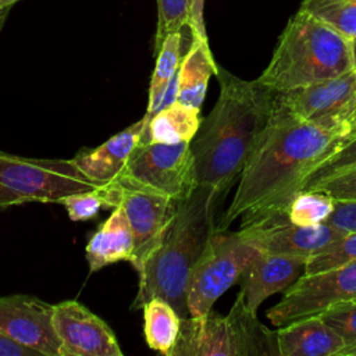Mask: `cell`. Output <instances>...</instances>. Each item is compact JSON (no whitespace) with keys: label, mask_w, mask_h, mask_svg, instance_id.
Listing matches in <instances>:
<instances>
[{"label":"cell","mask_w":356,"mask_h":356,"mask_svg":"<svg viewBox=\"0 0 356 356\" xmlns=\"http://www.w3.org/2000/svg\"><path fill=\"white\" fill-rule=\"evenodd\" d=\"M202 122L200 108L184 104L178 100L157 110L147 117V124L140 142L175 145L195 138Z\"/></svg>","instance_id":"20"},{"label":"cell","mask_w":356,"mask_h":356,"mask_svg":"<svg viewBox=\"0 0 356 356\" xmlns=\"http://www.w3.org/2000/svg\"><path fill=\"white\" fill-rule=\"evenodd\" d=\"M53 310L54 305L31 295L0 296V334L40 356H64Z\"/></svg>","instance_id":"12"},{"label":"cell","mask_w":356,"mask_h":356,"mask_svg":"<svg viewBox=\"0 0 356 356\" xmlns=\"http://www.w3.org/2000/svg\"><path fill=\"white\" fill-rule=\"evenodd\" d=\"M278 355L277 334L264 327L238 292L227 316L210 310L181 318L178 338L167 356ZM280 356V355H278Z\"/></svg>","instance_id":"5"},{"label":"cell","mask_w":356,"mask_h":356,"mask_svg":"<svg viewBox=\"0 0 356 356\" xmlns=\"http://www.w3.org/2000/svg\"><path fill=\"white\" fill-rule=\"evenodd\" d=\"M299 10L316 17L349 40L356 38V0H303Z\"/></svg>","instance_id":"23"},{"label":"cell","mask_w":356,"mask_h":356,"mask_svg":"<svg viewBox=\"0 0 356 356\" xmlns=\"http://www.w3.org/2000/svg\"><path fill=\"white\" fill-rule=\"evenodd\" d=\"M239 234L263 253L307 260L328 249L348 232L327 222L314 225L292 224L288 218V209H280L242 217Z\"/></svg>","instance_id":"9"},{"label":"cell","mask_w":356,"mask_h":356,"mask_svg":"<svg viewBox=\"0 0 356 356\" xmlns=\"http://www.w3.org/2000/svg\"><path fill=\"white\" fill-rule=\"evenodd\" d=\"M177 202L153 191L120 184L118 204L122 206L132 231L134 254L129 263L136 271L161 243Z\"/></svg>","instance_id":"13"},{"label":"cell","mask_w":356,"mask_h":356,"mask_svg":"<svg viewBox=\"0 0 356 356\" xmlns=\"http://www.w3.org/2000/svg\"><path fill=\"white\" fill-rule=\"evenodd\" d=\"M352 168H356V136L343 143L337 152H334L330 157L321 161L312 172H309L303 179L299 192L309 191L316 184Z\"/></svg>","instance_id":"27"},{"label":"cell","mask_w":356,"mask_h":356,"mask_svg":"<svg viewBox=\"0 0 356 356\" xmlns=\"http://www.w3.org/2000/svg\"><path fill=\"white\" fill-rule=\"evenodd\" d=\"M356 260V231L348 232L328 249L307 259L303 275L318 274Z\"/></svg>","instance_id":"28"},{"label":"cell","mask_w":356,"mask_h":356,"mask_svg":"<svg viewBox=\"0 0 356 356\" xmlns=\"http://www.w3.org/2000/svg\"><path fill=\"white\" fill-rule=\"evenodd\" d=\"M350 299H356V260L318 274L302 275L267 312V318L281 327L309 316H317L328 307Z\"/></svg>","instance_id":"10"},{"label":"cell","mask_w":356,"mask_h":356,"mask_svg":"<svg viewBox=\"0 0 356 356\" xmlns=\"http://www.w3.org/2000/svg\"><path fill=\"white\" fill-rule=\"evenodd\" d=\"M117 182L153 191L174 200L186 197L197 185L189 143L139 142Z\"/></svg>","instance_id":"8"},{"label":"cell","mask_w":356,"mask_h":356,"mask_svg":"<svg viewBox=\"0 0 356 356\" xmlns=\"http://www.w3.org/2000/svg\"><path fill=\"white\" fill-rule=\"evenodd\" d=\"M275 334L280 356H334L345 348L343 339L320 316L281 325Z\"/></svg>","instance_id":"17"},{"label":"cell","mask_w":356,"mask_h":356,"mask_svg":"<svg viewBox=\"0 0 356 356\" xmlns=\"http://www.w3.org/2000/svg\"><path fill=\"white\" fill-rule=\"evenodd\" d=\"M306 261L303 257L259 252L238 280L246 306L256 312L267 298L291 286Z\"/></svg>","instance_id":"15"},{"label":"cell","mask_w":356,"mask_h":356,"mask_svg":"<svg viewBox=\"0 0 356 356\" xmlns=\"http://www.w3.org/2000/svg\"><path fill=\"white\" fill-rule=\"evenodd\" d=\"M350 53H352V61H353V68L356 70V38L350 39Z\"/></svg>","instance_id":"35"},{"label":"cell","mask_w":356,"mask_h":356,"mask_svg":"<svg viewBox=\"0 0 356 356\" xmlns=\"http://www.w3.org/2000/svg\"><path fill=\"white\" fill-rule=\"evenodd\" d=\"M53 323L64 356H122L108 324L76 300L54 305Z\"/></svg>","instance_id":"14"},{"label":"cell","mask_w":356,"mask_h":356,"mask_svg":"<svg viewBox=\"0 0 356 356\" xmlns=\"http://www.w3.org/2000/svg\"><path fill=\"white\" fill-rule=\"evenodd\" d=\"M17 1L19 0H0V7H11Z\"/></svg>","instance_id":"37"},{"label":"cell","mask_w":356,"mask_h":356,"mask_svg":"<svg viewBox=\"0 0 356 356\" xmlns=\"http://www.w3.org/2000/svg\"><path fill=\"white\" fill-rule=\"evenodd\" d=\"M181 47L182 31L170 33L161 43V47L156 54V67L150 78L146 117H152L161 107L163 99L174 81L182 60Z\"/></svg>","instance_id":"22"},{"label":"cell","mask_w":356,"mask_h":356,"mask_svg":"<svg viewBox=\"0 0 356 356\" xmlns=\"http://www.w3.org/2000/svg\"><path fill=\"white\" fill-rule=\"evenodd\" d=\"M217 65L209 46V39L192 38L178 68L175 100L200 108L209 79L211 75H216Z\"/></svg>","instance_id":"19"},{"label":"cell","mask_w":356,"mask_h":356,"mask_svg":"<svg viewBox=\"0 0 356 356\" xmlns=\"http://www.w3.org/2000/svg\"><path fill=\"white\" fill-rule=\"evenodd\" d=\"M343 143V132L295 117L277 97L273 117L239 175L217 229H227L238 217L288 209L306 175Z\"/></svg>","instance_id":"1"},{"label":"cell","mask_w":356,"mask_h":356,"mask_svg":"<svg viewBox=\"0 0 356 356\" xmlns=\"http://www.w3.org/2000/svg\"><path fill=\"white\" fill-rule=\"evenodd\" d=\"M147 117L115 134L95 149H82L74 157L76 167L89 178L100 182H115L135 147L139 145Z\"/></svg>","instance_id":"16"},{"label":"cell","mask_w":356,"mask_h":356,"mask_svg":"<svg viewBox=\"0 0 356 356\" xmlns=\"http://www.w3.org/2000/svg\"><path fill=\"white\" fill-rule=\"evenodd\" d=\"M353 70L350 40L303 10L286 22L257 78L277 92L307 86Z\"/></svg>","instance_id":"4"},{"label":"cell","mask_w":356,"mask_h":356,"mask_svg":"<svg viewBox=\"0 0 356 356\" xmlns=\"http://www.w3.org/2000/svg\"><path fill=\"white\" fill-rule=\"evenodd\" d=\"M118 192L120 184L115 181L97 189L68 195L60 203L65 207L72 221H86L93 218L102 207L114 209L118 203Z\"/></svg>","instance_id":"24"},{"label":"cell","mask_w":356,"mask_h":356,"mask_svg":"<svg viewBox=\"0 0 356 356\" xmlns=\"http://www.w3.org/2000/svg\"><path fill=\"white\" fill-rule=\"evenodd\" d=\"M134 254V236L121 204L90 235L85 256L90 273L117 261H129Z\"/></svg>","instance_id":"18"},{"label":"cell","mask_w":356,"mask_h":356,"mask_svg":"<svg viewBox=\"0 0 356 356\" xmlns=\"http://www.w3.org/2000/svg\"><path fill=\"white\" fill-rule=\"evenodd\" d=\"M0 356H40L38 352L24 348L0 334Z\"/></svg>","instance_id":"32"},{"label":"cell","mask_w":356,"mask_h":356,"mask_svg":"<svg viewBox=\"0 0 356 356\" xmlns=\"http://www.w3.org/2000/svg\"><path fill=\"white\" fill-rule=\"evenodd\" d=\"M100 182L64 159H32L0 152V209L22 203H60L68 195L97 189Z\"/></svg>","instance_id":"6"},{"label":"cell","mask_w":356,"mask_h":356,"mask_svg":"<svg viewBox=\"0 0 356 356\" xmlns=\"http://www.w3.org/2000/svg\"><path fill=\"white\" fill-rule=\"evenodd\" d=\"M335 200L321 191H300L288 207L292 224L314 225L325 222L334 210Z\"/></svg>","instance_id":"25"},{"label":"cell","mask_w":356,"mask_h":356,"mask_svg":"<svg viewBox=\"0 0 356 356\" xmlns=\"http://www.w3.org/2000/svg\"><path fill=\"white\" fill-rule=\"evenodd\" d=\"M216 76L218 99L210 114L202 118L189 146L197 185L227 195L268 125L278 92L257 78L243 81L221 65H217Z\"/></svg>","instance_id":"2"},{"label":"cell","mask_w":356,"mask_h":356,"mask_svg":"<svg viewBox=\"0 0 356 356\" xmlns=\"http://www.w3.org/2000/svg\"><path fill=\"white\" fill-rule=\"evenodd\" d=\"M317 316L343 339L342 350L356 346V299L339 302Z\"/></svg>","instance_id":"29"},{"label":"cell","mask_w":356,"mask_h":356,"mask_svg":"<svg viewBox=\"0 0 356 356\" xmlns=\"http://www.w3.org/2000/svg\"><path fill=\"white\" fill-rule=\"evenodd\" d=\"M142 310L145 320V338L149 348L167 356L178 338L182 317L167 300L161 298L150 299L143 305Z\"/></svg>","instance_id":"21"},{"label":"cell","mask_w":356,"mask_h":356,"mask_svg":"<svg viewBox=\"0 0 356 356\" xmlns=\"http://www.w3.org/2000/svg\"><path fill=\"white\" fill-rule=\"evenodd\" d=\"M278 102L295 117L317 125L349 132L356 103V70L307 86L278 92Z\"/></svg>","instance_id":"11"},{"label":"cell","mask_w":356,"mask_h":356,"mask_svg":"<svg viewBox=\"0 0 356 356\" xmlns=\"http://www.w3.org/2000/svg\"><path fill=\"white\" fill-rule=\"evenodd\" d=\"M339 356H356V346L348 348L339 353Z\"/></svg>","instance_id":"36"},{"label":"cell","mask_w":356,"mask_h":356,"mask_svg":"<svg viewBox=\"0 0 356 356\" xmlns=\"http://www.w3.org/2000/svg\"><path fill=\"white\" fill-rule=\"evenodd\" d=\"M224 193L213 186L196 185L177 202L175 213L159 248L136 271L138 292L131 310H139L153 298L167 300L184 318L188 310L191 271L217 231V209Z\"/></svg>","instance_id":"3"},{"label":"cell","mask_w":356,"mask_h":356,"mask_svg":"<svg viewBox=\"0 0 356 356\" xmlns=\"http://www.w3.org/2000/svg\"><path fill=\"white\" fill-rule=\"evenodd\" d=\"M356 136V103H355V107H353V111L350 114V118H349V132H348V140H350L352 138Z\"/></svg>","instance_id":"33"},{"label":"cell","mask_w":356,"mask_h":356,"mask_svg":"<svg viewBox=\"0 0 356 356\" xmlns=\"http://www.w3.org/2000/svg\"><path fill=\"white\" fill-rule=\"evenodd\" d=\"M191 0H157V28L154 35L156 56L164 39L174 32H181L189 21Z\"/></svg>","instance_id":"26"},{"label":"cell","mask_w":356,"mask_h":356,"mask_svg":"<svg viewBox=\"0 0 356 356\" xmlns=\"http://www.w3.org/2000/svg\"><path fill=\"white\" fill-rule=\"evenodd\" d=\"M345 232L356 231V202H335L334 210L325 221Z\"/></svg>","instance_id":"31"},{"label":"cell","mask_w":356,"mask_h":356,"mask_svg":"<svg viewBox=\"0 0 356 356\" xmlns=\"http://www.w3.org/2000/svg\"><path fill=\"white\" fill-rule=\"evenodd\" d=\"M259 252L239 231L217 229L191 271L186 295L189 316L209 313Z\"/></svg>","instance_id":"7"},{"label":"cell","mask_w":356,"mask_h":356,"mask_svg":"<svg viewBox=\"0 0 356 356\" xmlns=\"http://www.w3.org/2000/svg\"><path fill=\"white\" fill-rule=\"evenodd\" d=\"M309 191L325 192L335 202H356V168L324 179Z\"/></svg>","instance_id":"30"},{"label":"cell","mask_w":356,"mask_h":356,"mask_svg":"<svg viewBox=\"0 0 356 356\" xmlns=\"http://www.w3.org/2000/svg\"><path fill=\"white\" fill-rule=\"evenodd\" d=\"M11 7H0V32H1V28L7 19V15H8V11H10Z\"/></svg>","instance_id":"34"}]
</instances>
